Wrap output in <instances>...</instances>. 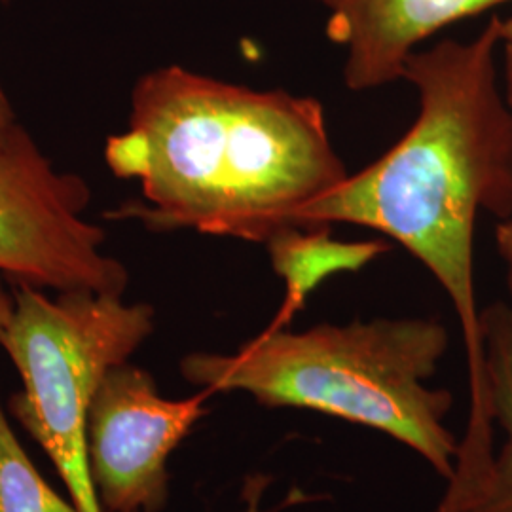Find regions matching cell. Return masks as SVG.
<instances>
[{
  "instance_id": "7c38bea8",
  "label": "cell",
  "mask_w": 512,
  "mask_h": 512,
  "mask_svg": "<svg viewBox=\"0 0 512 512\" xmlns=\"http://www.w3.org/2000/svg\"><path fill=\"white\" fill-rule=\"evenodd\" d=\"M268 486V478L264 476H255L251 480H247V488H245V509L241 512H266L262 511L260 503H262V494Z\"/></svg>"
},
{
  "instance_id": "277c9868",
  "label": "cell",
  "mask_w": 512,
  "mask_h": 512,
  "mask_svg": "<svg viewBox=\"0 0 512 512\" xmlns=\"http://www.w3.org/2000/svg\"><path fill=\"white\" fill-rule=\"evenodd\" d=\"M154 308L116 294L73 291L50 298L16 283L14 310L0 346L18 368L23 389L10 412L37 440L78 512H103L88 461V410L112 366L154 332Z\"/></svg>"
},
{
  "instance_id": "9c48e42d",
  "label": "cell",
  "mask_w": 512,
  "mask_h": 512,
  "mask_svg": "<svg viewBox=\"0 0 512 512\" xmlns=\"http://www.w3.org/2000/svg\"><path fill=\"white\" fill-rule=\"evenodd\" d=\"M329 232L330 228L287 230L266 245L274 272L287 287L285 306L272 325L275 329L289 323L294 311L304 306L311 291L327 281L330 275L357 272L385 251V245L376 241H334L329 238Z\"/></svg>"
},
{
  "instance_id": "9a60e30c",
  "label": "cell",
  "mask_w": 512,
  "mask_h": 512,
  "mask_svg": "<svg viewBox=\"0 0 512 512\" xmlns=\"http://www.w3.org/2000/svg\"><path fill=\"white\" fill-rule=\"evenodd\" d=\"M512 35V18L503 19V37Z\"/></svg>"
},
{
  "instance_id": "8992f818",
  "label": "cell",
  "mask_w": 512,
  "mask_h": 512,
  "mask_svg": "<svg viewBox=\"0 0 512 512\" xmlns=\"http://www.w3.org/2000/svg\"><path fill=\"white\" fill-rule=\"evenodd\" d=\"M209 395L165 399L145 368H110L88 410V461L103 512L164 511L167 463L207 414Z\"/></svg>"
},
{
  "instance_id": "5b68a950",
  "label": "cell",
  "mask_w": 512,
  "mask_h": 512,
  "mask_svg": "<svg viewBox=\"0 0 512 512\" xmlns=\"http://www.w3.org/2000/svg\"><path fill=\"white\" fill-rule=\"evenodd\" d=\"M90 200L86 181L57 171L18 124L0 145V274L57 293L124 296L128 270L84 219Z\"/></svg>"
},
{
  "instance_id": "52a82bcc",
  "label": "cell",
  "mask_w": 512,
  "mask_h": 512,
  "mask_svg": "<svg viewBox=\"0 0 512 512\" xmlns=\"http://www.w3.org/2000/svg\"><path fill=\"white\" fill-rule=\"evenodd\" d=\"M344 52V84L372 92L403 78L406 59L442 29L512 0H310Z\"/></svg>"
},
{
  "instance_id": "5bb4252c",
  "label": "cell",
  "mask_w": 512,
  "mask_h": 512,
  "mask_svg": "<svg viewBox=\"0 0 512 512\" xmlns=\"http://www.w3.org/2000/svg\"><path fill=\"white\" fill-rule=\"evenodd\" d=\"M12 310H14V294L8 293L4 289V285L0 283V338H2V332L6 329L8 321H10Z\"/></svg>"
},
{
  "instance_id": "3957f363",
  "label": "cell",
  "mask_w": 512,
  "mask_h": 512,
  "mask_svg": "<svg viewBox=\"0 0 512 512\" xmlns=\"http://www.w3.org/2000/svg\"><path fill=\"white\" fill-rule=\"evenodd\" d=\"M450 348L437 319L403 317L264 330L234 353H190L188 384L241 391L264 408H302L365 425L403 442L437 475L456 473L459 440L448 429L454 397L429 387Z\"/></svg>"
},
{
  "instance_id": "2e32d148",
  "label": "cell",
  "mask_w": 512,
  "mask_h": 512,
  "mask_svg": "<svg viewBox=\"0 0 512 512\" xmlns=\"http://www.w3.org/2000/svg\"><path fill=\"white\" fill-rule=\"evenodd\" d=\"M2 2H8V0H2Z\"/></svg>"
},
{
  "instance_id": "6da1fadb",
  "label": "cell",
  "mask_w": 512,
  "mask_h": 512,
  "mask_svg": "<svg viewBox=\"0 0 512 512\" xmlns=\"http://www.w3.org/2000/svg\"><path fill=\"white\" fill-rule=\"evenodd\" d=\"M503 19L471 40L444 38L404 63L420 112L403 139L351 175L298 219L300 230L353 224L395 239L448 294L467 353L471 410L459 442L461 469L494 458L495 425L476 304L475 236L480 215L512 217V105L497 52Z\"/></svg>"
},
{
  "instance_id": "ba28073f",
  "label": "cell",
  "mask_w": 512,
  "mask_h": 512,
  "mask_svg": "<svg viewBox=\"0 0 512 512\" xmlns=\"http://www.w3.org/2000/svg\"><path fill=\"white\" fill-rule=\"evenodd\" d=\"M486 357V384L501 444L473 499L459 512H512V313L495 302L480 313Z\"/></svg>"
},
{
  "instance_id": "8fae6325",
  "label": "cell",
  "mask_w": 512,
  "mask_h": 512,
  "mask_svg": "<svg viewBox=\"0 0 512 512\" xmlns=\"http://www.w3.org/2000/svg\"><path fill=\"white\" fill-rule=\"evenodd\" d=\"M501 52H503L501 55L503 88H505L507 99L512 105V35L503 37ZM495 245H497V253H499V258L505 268V283H507V293H509V302H505V304L509 306L512 313V217L495 224Z\"/></svg>"
},
{
  "instance_id": "7a4b0ae2",
  "label": "cell",
  "mask_w": 512,
  "mask_h": 512,
  "mask_svg": "<svg viewBox=\"0 0 512 512\" xmlns=\"http://www.w3.org/2000/svg\"><path fill=\"white\" fill-rule=\"evenodd\" d=\"M105 162L143 190L110 217L264 245L300 230V215L349 177L319 99L181 65L137 80L128 129L107 141Z\"/></svg>"
},
{
  "instance_id": "4fadbf2b",
  "label": "cell",
  "mask_w": 512,
  "mask_h": 512,
  "mask_svg": "<svg viewBox=\"0 0 512 512\" xmlns=\"http://www.w3.org/2000/svg\"><path fill=\"white\" fill-rule=\"evenodd\" d=\"M18 122H16V114L10 105L8 95L2 90L0 86V145L10 137V133L16 129Z\"/></svg>"
},
{
  "instance_id": "30bf717a",
  "label": "cell",
  "mask_w": 512,
  "mask_h": 512,
  "mask_svg": "<svg viewBox=\"0 0 512 512\" xmlns=\"http://www.w3.org/2000/svg\"><path fill=\"white\" fill-rule=\"evenodd\" d=\"M0 512H78L40 476L0 404Z\"/></svg>"
}]
</instances>
